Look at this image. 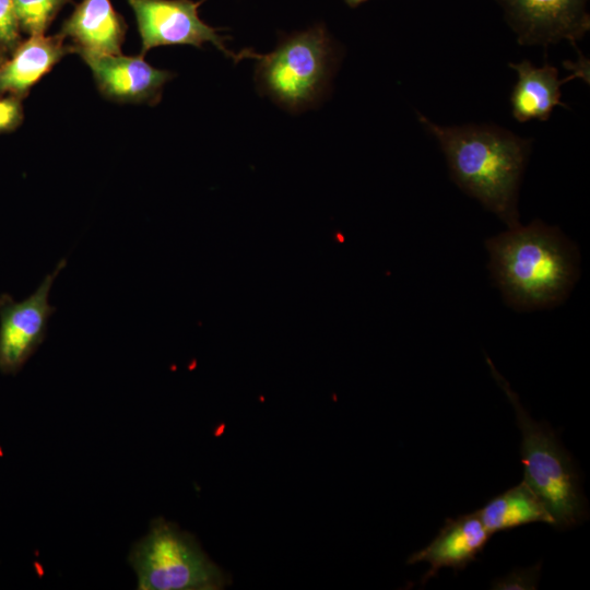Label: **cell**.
Masks as SVG:
<instances>
[{"mask_svg":"<svg viewBox=\"0 0 590 590\" xmlns=\"http://www.w3.org/2000/svg\"><path fill=\"white\" fill-rule=\"evenodd\" d=\"M125 34L126 25L109 0H82L60 33L83 60L121 54Z\"/></svg>","mask_w":590,"mask_h":590,"instance_id":"30bf717a","label":"cell"},{"mask_svg":"<svg viewBox=\"0 0 590 590\" xmlns=\"http://www.w3.org/2000/svg\"><path fill=\"white\" fill-rule=\"evenodd\" d=\"M418 120L439 142L456 184L508 228L520 225L517 200L529 143L496 127H442L421 114Z\"/></svg>","mask_w":590,"mask_h":590,"instance_id":"7a4b0ae2","label":"cell"},{"mask_svg":"<svg viewBox=\"0 0 590 590\" xmlns=\"http://www.w3.org/2000/svg\"><path fill=\"white\" fill-rule=\"evenodd\" d=\"M539 576L540 563L534 567L515 569L509 575L495 579L492 589H535Z\"/></svg>","mask_w":590,"mask_h":590,"instance_id":"2e32d148","label":"cell"},{"mask_svg":"<svg viewBox=\"0 0 590 590\" xmlns=\"http://www.w3.org/2000/svg\"><path fill=\"white\" fill-rule=\"evenodd\" d=\"M493 377L515 409L521 432L523 481L539 495L556 528H570L587 518V500L571 457L555 433L543 422L534 421L522 406L509 384L486 359Z\"/></svg>","mask_w":590,"mask_h":590,"instance_id":"3957f363","label":"cell"},{"mask_svg":"<svg viewBox=\"0 0 590 590\" xmlns=\"http://www.w3.org/2000/svg\"><path fill=\"white\" fill-rule=\"evenodd\" d=\"M489 536L476 511L449 518L435 539L413 553L408 563L427 562L430 565L422 579V583H425L441 568H464L483 551Z\"/></svg>","mask_w":590,"mask_h":590,"instance_id":"8fae6325","label":"cell"},{"mask_svg":"<svg viewBox=\"0 0 590 590\" xmlns=\"http://www.w3.org/2000/svg\"><path fill=\"white\" fill-rule=\"evenodd\" d=\"M345 3L352 8L358 7L361 3L367 1V0H344Z\"/></svg>","mask_w":590,"mask_h":590,"instance_id":"d6986e66","label":"cell"},{"mask_svg":"<svg viewBox=\"0 0 590 590\" xmlns=\"http://www.w3.org/2000/svg\"><path fill=\"white\" fill-rule=\"evenodd\" d=\"M518 74L517 83L511 94L514 117L520 121L533 119L546 120L560 102V81L555 67L545 64L534 67L528 60L509 64Z\"/></svg>","mask_w":590,"mask_h":590,"instance_id":"4fadbf2b","label":"cell"},{"mask_svg":"<svg viewBox=\"0 0 590 590\" xmlns=\"http://www.w3.org/2000/svg\"><path fill=\"white\" fill-rule=\"evenodd\" d=\"M476 512L491 535L532 522L554 526L544 503L524 481L493 497Z\"/></svg>","mask_w":590,"mask_h":590,"instance_id":"5bb4252c","label":"cell"},{"mask_svg":"<svg viewBox=\"0 0 590 590\" xmlns=\"http://www.w3.org/2000/svg\"><path fill=\"white\" fill-rule=\"evenodd\" d=\"M92 71L99 92L120 103L160 102L162 91L173 73L154 68L141 56L122 54L84 59Z\"/></svg>","mask_w":590,"mask_h":590,"instance_id":"9c48e42d","label":"cell"},{"mask_svg":"<svg viewBox=\"0 0 590 590\" xmlns=\"http://www.w3.org/2000/svg\"><path fill=\"white\" fill-rule=\"evenodd\" d=\"M69 52H72L71 46L60 34L32 35L0 67V92L25 94Z\"/></svg>","mask_w":590,"mask_h":590,"instance_id":"7c38bea8","label":"cell"},{"mask_svg":"<svg viewBox=\"0 0 590 590\" xmlns=\"http://www.w3.org/2000/svg\"><path fill=\"white\" fill-rule=\"evenodd\" d=\"M239 56L257 60L255 79L259 91L293 113L321 98L335 60L332 42L320 25L286 36L270 54L245 49Z\"/></svg>","mask_w":590,"mask_h":590,"instance_id":"277c9868","label":"cell"},{"mask_svg":"<svg viewBox=\"0 0 590 590\" xmlns=\"http://www.w3.org/2000/svg\"><path fill=\"white\" fill-rule=\"evenodd\" d=\"M67 266L61 259L36 291L22 302L8 293L0 295V371L16 375L46 338L48 320L56 311L49 293L56 278Z\"/></svg>","mask_w":590,"mask_h":590,"instance_id":"8992f818","label":"cell"},{"mask_svg":"<svg viewBox=\"0 0 590 590\" xmlns=\"http://www.w3.org/2000/svg\"><path fill=\"white\" fill-rule=\"evenodd\" d=\"M489 270L506 303L517 309L563 302L578 279L576 247L556 228L534 221L486 240Z\"/></svg>","mask_w":590,"mask_h":590,"instance_id":"6da1fadb","label":"cell"},{"mask_svg":"<svg viewBox=\"0 0 590 590\" xmlns=\"http://www.w3.org/2000/svg\"><path fill=\"white\" fill-rule=\"evenodd\" d=\"M133 10L141 37V55L167 45H191L201 48L211 43L235 62L239 55L229 51L226 37L204 23L198 13L200 2L192 0H128Z\"/></svg>","mask_w":590,"mask_h":590,"instance_id":"52a82bcc","label":"cell"},{"mask_svg":"<svg viewBox=\"0 0 590 590\" xmlns=\"http://www.w3.org/2000/svg\"><path fill=\"white\" fill-rule=\"evenodd\" d=\"M68 0H13L20 27L32 35H43Z\"/></svg>","mask_w":590,"mask_h":590,"instance_id":"9a60e30c","label":"cell"},{"mask_svg":"<svg viewBox=\"0 0 590 590\" xmlns=\"http://www.w3.org/2000/svg\"><path fill=\"white\" fill-rule=\"evenodd\" d=\"M128 560L139 590H221L231 583L192 534L163 517L151 522Z\"/></svg>","mask_w":590,"mask_h":590,"instance_id":"5b68a950","label":"cell"},{"mask_svg":"<svg viewBox=\"0 0 590 590\" xmlns=\"http://www.w3.org/2000/svg\"><path fill=\"white\" fill-rule=\"evenodd\" d=\"M588 0H498L522 44L580 39L590 27Z\"/></svg>","mask_w":590,"mask_h":590,"instance_id":"ba28073f","label":"cell"},{"mask_svg":"<svg viewBox=\"0 0 590 590\" xmlns=\"http://www.w3.org/2000/svg\"><path fill=\"white\" fill-rule=\"evenodd\" d=\"M19 27L13 0H0V44L14 45L19 39Z\"/></svg>","mask_w":590,"mask_h":590,"instance_id":"e0dca14e","label":"cell"},{"mask_svg":"<svg viewBox=\"0 0 590 590\" xmlns=\"http://www.w3.org/2000/svg\"><path fill=\"white\" fill-rule=\"evenodd\" d=\"M22 107L17 99H0V132L14 129L22 121Z\"/></svg>","mask_w":590,"mask_h":590,"instance_id":"ac0fdd59","label":"cell"}]
</instances>
